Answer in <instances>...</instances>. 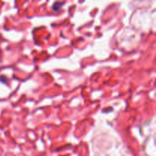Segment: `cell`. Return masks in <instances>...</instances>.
<instances>
[{
  "label": "cell",
  "mask_w": 156,
  "mask_h": 156,
  "mask_svg": "<svg viewBox=\"0 0 156 156\" xmlns=\"http://www.w3.org/2000/svg\"><path fill=\"white\" fill-rule=\"evenodd\" d=\"M64 2H56L53 5V9L55 12H57L62 5H63Z\"/></svg>",
  "instance_id": "obj_1"
}]
</instances>
